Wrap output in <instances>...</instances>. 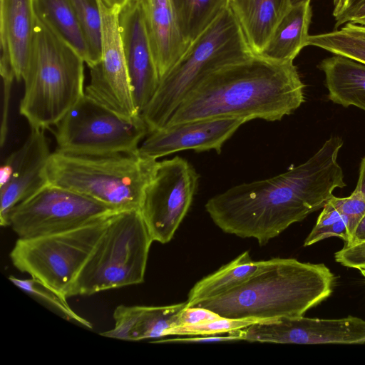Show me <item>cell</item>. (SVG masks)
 Returning <instances> with one entry per match:
<instances>
[{"label":"cell","mask_w":365,"mask_h":365,"mask_svg":"<svg viewBox=\"0 0 365 365\" xmlns=\"http://www.w3.org/2000/svg\"><path fill=\"white\" fill-rule=\"evenodd\" d=\"M22 146L0 169V224L9 226L12 209L48 184L45 168L51 154L45 130L31 129Z\"/></svg>","instance_id":"obj_14"},{"label":"cell","mask_w":365,"mask_h":365,"mask_svg":"<svg viewBox=\"0 0 365 365\" xmlns=\"http://www.w3.org/2000/svg\"><path fill=\"white\" fill-rule=\"evenodd\" d=\"M297 0H290L292 4H294L295 2H297Z\"/></svg>","instance_id":"obj_40"},{"label":"cell","mask_w":365,"mask_h":365,"mask_svg":"<svg viewBox=\"0 0 365 365\" xmlns=\"http://www.w3.org/2000/svg\"><path fill=\"white\" fill-rule=\"evenodd\" d=\"M262 261H253L248 251L240 254L215 272L198 281L190 290L186 307L220 296L245 281L260 267Z\"/></svg>","instance_id":"obj_23"},{"label":"cell","mask_w":365,"mask_h":365,"mask_svg":"<svg viewBox=\"0 0 365 365\" xmlns=\"http://www.w3.org/2000/svg\"><path fill=\"white\" fill-rule=\"evenodd\" d=\"M9 279L24 292L41 299L57 309L67 320H73L86 328L92 329V324L73 310L66 297L52 287L33 277L20 279L11 275Z\"/></svg>","instance_id":"obj_28"},{"label":"cell","mask_w":365,"mask_h":365,"mask_svg":"<svg viewBox=\"0 0 365 365\" xmlns=\"http://www.w3.org/2000/svg\"><path fill=\"white\" fill-rule=\"evenodd\" d=\"M119 24L133 97L141 115L155 95L160 78L151 49L140 0L130 1L120 9Z\"/></svg>","instance_id":"obj_16"},{"label":"cell","mask_w":365,"mask_h":365,"mask_svg":"<svg viewBox=\"0 0 365 365\" xmlns=\"http://www.w3.org/2000/svg\"><path fill=\"white\" fill-rule=\"evenodd\" d=\"M257 322H259L253 319H230L221 317L195 325L171 328L167 331L166 336L173 335L208 336L227 332L230 334Z\"/></svg>","instance_id":"obj_29"},{"label":"cell","mask_w":365,"mask_h":365,"mask_svg":"<svg viewBox=\"0 0 365 365\" xmlns=\"http://www.w3.org/2000/svg\"><path fill=\"white\" fill-rule=\"evenodd\" d=\"M116 212L88 196L47 184L12 209L9 226L18 238H29L76 228Z\"/></svg>","instance_id":"obj_10"},{"label":"cell","mask_w":365,"mask_h":365,"mask_svg":"<svg viewBox=\"0 0 365 365\" xmlns=\"http://www.w3.org/2000/svg\"><path fill=\"white\" fill-rule=\"evenodd\" d=\"M200 175L185 158L158 161L140 212L153 241L169 242L187 213Z\"/></svg>","instance_id":"obj_11"},{"label":"cell","mask_w":365,"mask_h":365,"mask_svg":"<svg viewBox=\"0 0 365 365\" xmlns=\"http://www.w3.org/2000/svg\"><path fill=\"white\" fill-rule=\"evenodd\" d=\"M158 160L138 150L107 154L51 153L45 168L49 185L77 192L116 212L140 210Z\"/></svg>","instance_id":"obj_5"},{"label":"cell","mask_w":365,"mask_h":365,"mask_svg":"<svg viewBox=\"0 0 365 365\" xmlns=\"http://www.w3.org/2000/svg\"><path fill=\"white\" fill-rule=\"evenodd\" d=\"M85 37L90 56L89 68L101 58V17L98 0H70Z\"/></svg>","instance_id":"obj_27"},{"label":"cell","mask_w":365,"mask_h":365,"mask_svg":"<svg viewBox=\"0 0 365 365\" xmlns=\"http://www.w3.org/2000/svg\"><path fill=\"white\" fill-rule=\"evenodd\" d=\"M153 242L140 210L114 214L80 271L72 297L143 283Z\"/></svg>","instance_id":"obj_7"},{"label":"cell","mask_w":365,"mask_h":365,"mask_svg":"<svg viewBox=\"0 0 365 365\" xmlns=\"http://www.w3.org/2000/svg\"><path fill=\"white\" fill-rule=\"evenodd\" d=\"M36 14L69 43L88 65V48L70 0H34Z\"/></svg>","instance_id":"obj_24"},{"label":"cell","mask_w":365,"mask_h":365,"mask_svg":"<svg viewBox=\"0 0 365 365\" xmlns=\"http://www.w3.org/2000/svg\"><path fill=\"white\" fill-rule=\"evenodd\" d=\"M186 41H193L227 5L228 0H172Z\"/></svg>","instance_id":"obj_26"},{"label":"cell","mask_w":365,"mask_h":365,"mask_svg":"<svg viewBox=\"0 0 365 365\" xmlns=\"http://www.w3.org/2000/svg\"><path fill=\"white\" fill-rule=\"evenodd\" d=\"M312 15L310 1L292 4L258 55L274 61L293 62L307 46Z\"/></svg>","instance_id":"obj_20"},{"label":"cell","mask_w":365,"mask_h":365,"mask_svg":"<svg viewBox=\"0 0 365 365\" xmlns=\"http://www.w3.org/2000/svg\"><path fill=\"white\" fill-rule=\"evenodd\" d=\"M354 190L365 195V157L363 158L361 162L359 176Z\"/></svg>","instance_id":"obj_36"},{"label":"cell","mask_w":365,"mask_h":365,"mask_svg":"<svg viewBox=\"0 0 365 365\" xmlns=\"http://www.w3.org/2000/svg\"><path fill=\"white\" fill-rule=\"evenodd\" d=\"M186 302L166 306L119 305L113 312V329L101 335L125 341H141L166 336L177 325V319Z\"/></svg>","instance_id":"obj_19"},{"label":"cell","mask_w":365,"mask_h":365,"mask_svg":"<svg viewBox=\"0 0 365 365\" xmlns=\"http://www.w3.org/2000/svg\"><path fill=\"white\" fill-rule=\"evenodd\" d=\"M101 17V58L90 68L85 95L116 114L140 115L135 106L119 24L120 8L98 0Z\"/></svg>","instance_id":"obj_12"},{"label":"cell","mask_w":365,"mask_h":365,"mask_svg":"<svg viewBox=\"0 0 365 365\" xmlns=\"http://www.w3.org/2000/svg\"><path fill=\"white\" fill-rule=\"evenodd\" d=\"M84 63L77 51L36 14L19 105L31 129L55 126L84 96Z\"/></svg>","instance_id":"obj_4"},{"label":"cell","mask_w":365,"mask_h":365,"mask_svg":"<svg viewBox=\"0 0 365 365\" xmlns=\"http://www.w3.org/2000/svg\"><path fill=\"white\" fill-rule=\"evenodd\" d=\"M365 241V215L359 221L352 236L351 242L348 245H350Z\"/></svg>","instance_id":"obj_35"},{"label":"cell","mask_w":365,"mask_h":365,"mask_svg":"<svg viewBox=\"0 0 365 365\" xmlns=\"http://www.w3.org/2000/svg\"><path fill=\"white\" fill-rule=\"evenodd\" d=\"M221 317L217 313L200 307H185L179 313L177 327L195 325ZM174 328V327H173Z\"/></svg>","instance_id":"obj_32"},{"label":"cell","mask_w":365,"mask_h":365,"mask_svg":"<svg viewBox=\"0 0 365 365\" xmlns=\"http://www.w3.org/2000/svg\"><path fill=\"white\" fill-rule=\"evenodd\" d=\"M148 35L160 79L184 53L189 43L182 32L172 0H140Z\"/></svg>","instance_id":"obj_18"},{"label":"cell","mask_w":365,"mask_h":365,"mask_svg":"<svg viewBox=\"0 0 365 365\" xmlns=\"http://www.w3.org/2000/svg\"><path fill=\"white\" fill-rule=\"evenodd\" d=\"M245 123L240 118H215L165 125L150 133L138 151L155 160L185 150L220 153L224 143Z\"/></svg>","instance_id":"obj_15"},{"label":"cell","mask_w":365,"mask_h":365,"mask_svg":"<svg viewBox=\"0 0 365 365\" xmlns=\"http://www.w3.org/2000/svg\"><path fill=\"white\" fill-rule=\"evenodd\" d=\"M132 1H138V0H103V1L110 6H118L119 8H122L126 4Z\"/></svg>","instance_id":"obj_38"},{"label":"cell","mask_w":365,"mask_h":365,"mask_svg":"<svg viewBox=\"0 0 365 365\" xmlns=\"http://www.w3.org/2000/svg\"><path fill=\"white\" fill-rule=\"evenodd\" d=\"M358 269L359 270L361 275L363 276V277L364 279V282H365V266L359 267Z\"/></svg>","instance_id":"obj_39"},{"label":"cell","mask_w":365,"mask_h":365,"mask_svg":"<svg viewBox=\"0 0 365 365\" xmlns=\"http://www.w3.org/2000/svg\"><path fill=\"white\" fill-rule=\"evenodd\" d=\"M307 46L321 48L365 65V26L347 23L340 29L309 35Z\"/></svg>","instance_id":"obj_25"},{"label":"cell","mask_w":365,"mask_h":365,"mask_svg":"<svg viewBox=\"0 0 365 365\" xmlns=\"http://www.w3.org/2000/svg\"><path fill=\"white\" fill-rule=\"evenodd\" d=\"M1 61L9 62L16 80L25 75L34 36V0H0Z\"/></svg>","instance_id":"obj_17"},{"label":"cell","mask_w":365,"mask_h":365,"mask_svg":"<svg viewBox=\"0 0 365 365\" xmlns=\"http://www.w3.org/2000/svg\"><path fill=\"white\" fill-rule=\"evenodd\" d=\"M241 340L280 344L365 343V320L349 316L341 319L284 317L259 322L237 330Z\"/></svg>","instance_id":"obj_13"},{"label":"cell","mask_w":365,"mask_h":365,"mask_svg":"<svg viewBox=\"0 0 365 365\" xmlns=\"http://www.w3.org/2000/svg\"><path fill=\"white\" fill-rule=\"evenodd\" d=\"M253 54L227 4L160 79L155 95L141 113L148 134L165 125L185 98L207 74Z\"/></svg>","instance_id":"obj_6"},{"label":"cell","mask_w":365,"mask_h":365,"mask_svg":"<svg viewBox=\"0 0 365 365\" xmlns=\"http://www.w3.org/2000/svg\"><path fill=\"white\" fill-rule=\"evenodd\" d=\"M351 0H333V15L336 17L346 10L350 5Z\"/></svg>","instance_id":"obj_37"},{"label":"cell","mask_w":365,"mask_h":365,"mask_svg":"<svg viewBox=\"0 0 365 365\" xmlns=\"http://www.w3.org/2000/svg\"><path fill=\"white\" fill-rule=\"evenodd\" d=\"M304 88L293 62L253 54L204 77L165 125L215 118L280 120L304 101Z\"/></svg>","instance_id":"obj_2"},{"label":"cell","mask_w":365,"mask_h":365,"mask_svg":"<svg viewBox=\"0 0 365 365\" xmlns=\"http://www.w3.org/2000/svg\"><path fill=\"white\" fill-rule=\"evenodd\" d=\"M343 140L329 138L306 162L267 179L235 185L205 207L223 232L264 245L291 225L322 208L346 186L337 157Z\"/></svg>","instance_id":"obj_1"},{"label":"cell","mask_w":365,"mask_h":365,"mask_svg":"<svg viewBox=\"0 0 365 365\" xmlns=\"http://www.w3.org/2000/svg\"><path fill=\"white\" fill-rule=\"evenodd\" d=\"M55 126L57 149L78 153L135 152L148 135L141 115L120 116L85 94Z\"/></svg>","instance_id":"obj_9"},{"label":"cell","mask_w":365,"mask_h":365,"mask_svg":"<svg viewBox=\"0 0 365 365\" xmlns=\"http://www.w3.org/2000/svg\"><path fill=\"white\" fill-rule=\"evenodd\" d=\"M301 1H310L311 0H300Z\"/></svg>","instance_id":"obj_41"},{"label":"cell","mask_w":365,"mask_h":365,"mask_svg":"<svg viewBox=\"0 0 365 365\" xmlns=\"http://www.w3.org/2000/svg\"><path fill=\"white\" fill-rule=\"evenodd\" d=\"M228 4L256 55L292 5L290 0H228Z\"/></svg>","instance_id":"obj_21"},{"label":"cell","mask_w":365,"mask_h":365,"mask_svg":"<svg viewBox=\"0 0 365 365\" xmlns=\"http://www.w3.org/2000/svg\"><path fill=\"white\" fill-rule=\"evenodd\" d=\"M334 259L336 262L349 268L358 269L365 266V241L344 245L334 254Z\"/></svg>","instance_id":"obj_31"},{"label":"cell","mask_w":365,"mask_h":365,"mask_svg":"<svg viewBox=\"0 0 365 365\" xmlns=\"http://www.w3.org/2000/svg\"><path fill=\"white\" fill-rule=\"evenodd\" d=\"M331 199L339 211L347 218L349 240L344 245H348L359 221L365 215V195L354 190L349 197H337L332 195Z\"/></svg>","instance_id":"obj_30"},{"label":"cell","mask_w":365,"mask_h":365,"mask_svg":"<svg viewBox=\"0 0 365 365\" xmlns=\"http://www.w3.org/2000/svg\"><path fill=\"white\" fill-rule=\"evenodd\" d=\"M328 98L344 107L354 106L365 110V65L335 55L322 61Z\"/></svg>","instance_id":"obj_22"},{"label":"cell","mask_w":365,"mask_h":365,"mask_svg":"<svg viewBox=\"0 0 365 365\" xmlns=\"http://www.w3.org/2000/svg\"><path fill=\"white\" fill-rule=\"evenodd\" d=\"M113 215L71 230L18 238L9 254L11 262L20 272L71 297L80 271Z\"/></svg>","instance_id":"obj_8"},{"label":"cell","mask_w":365,"mask_h":365,"mask_svg":"<svg viewBox=\"0 0 365 365\" xmlns=\"http://www.w3.org/2000/svg\"><path fill=\"white\" fill-rule=\"evenodd\" d=\"M335 281L322 263L273 258L262 261L259 269L238 286L195 306L230 319L263 322L298 317L330 297Z\"/></svg>","instance_id":"obj_3"},{"label":"cell","mask_w":365,"mask_h":365,"mask_svg":"<svg viewBox=\"0 0 365 365\" xmlns=\"http://www.w3.org/2000/svg\"><path fill=\"white\" fill-rule=\"evenodd\" d=\"M335 29L347 23L365 26V0H359L351 4L341 14L335 17Z\"/></svg>","instance_id":"obj_33"},{"label":"cell","mask_w":365,"mask_h":365,"mask_svg":"<svg viewBox=\"0 0 365 365\" xmlns=\"http://www.w3.org/2000/svg\"><path fill=\"white\" fill-rule=\"evenodd\" d=\"M241 340L240 337L235 332L232 331L227 336H218L215 335L202 336L192 338H183V339H167L164 341H186V342H215L223 341H233Z\"/></svg>","instance_id":"obj_34"}]
</instances>
